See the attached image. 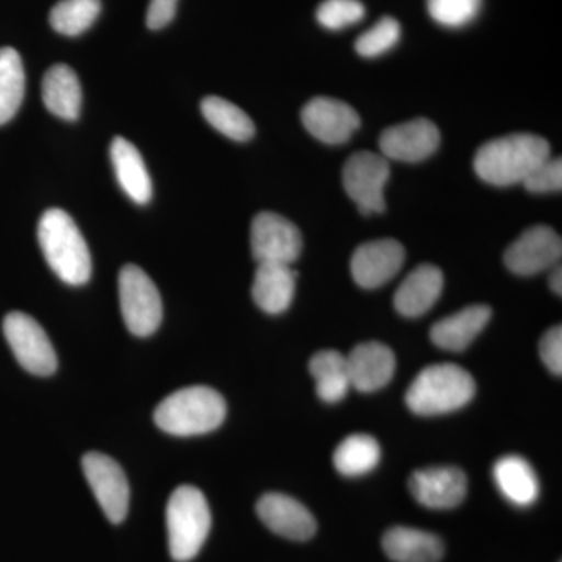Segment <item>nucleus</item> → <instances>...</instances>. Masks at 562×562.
<instances>
[{"label": "nucleus", "instance_id": "obj_13", "mask_svg": "<svg viewBox=\"0 0 562 562\" xmlns=\"http://www.w3.org/2000/svg\"><path fill=\"white\" fill-rule=\"evenodd\" d=\"M302 122L314 138L330 146L347 143L361 124L357 111L333 98H314L306 103Z\"/></svg>", "mask_w": 562, "mask_h": 562}, {"label": "nucleus", "instance_id": "obj_16", "mask_svg": "<svg viewBox=\"0 0 562 562\" xmlns=\"http://www.w3.org/2000/svg\"><path fill=\"white\" fill-rule=\"evenodd\" d=\"M257 513L261 522L281 538L308 541L316 535L317 524L313 514L290 495L279 492L262 495L257 503Z\"/></svg>", "mask_w": 562, "mask_h": 562}, {"label": "nucleus", "instance_id": "obj_7", "mask_svg": "<svg viewBox=\"0 0 562 562\" xmlns=\"http://www.w3.org/2000/svg\"><path fill=\"white\" fill-rule=\"evenodd\" d=\"M390 160L383 155L362 150L351 155L342 169L344 190L357 203L358 210L364 216L383 213L384 187L390 180Z\"/></svg>", "mask_w": 562, "mask_h": 562}, {"label": "nucleus", "instance_id": "obj_28", "mask_svg": "<svg viewBox=\"0 0 562 562\" xmlns=\"http://www.w3.org/2000/svg\"><path fill=\"white\" fill-rule=\"evenodd\" d=\"M201 109L205 120L227 138L238 140V143L254 138V121L247 116L246 111L236 106L235 103L228 102L227 99L209 95L203 99Z\"/></svg>", "mask_w": 562, "mask_h": 562}, {"label": "nucleus", "instance_id": "obj_33", "mask_svg": "<svg viewBox=\"0 0 562 562\" xmlns=\"http://www.w3.org/2000/svg\"><path fill=\"white\" fill-rule=\"evenodd\" d=\"M524 187L532 194H547L562 190L561 158H547L541 165L532 169L530 176L524 180Z\"/></svg>", "mask_w": 562, "mask_h": 562}, {"label": "nucleus", "instance_id": "obj_18", "mask_svg": "<svg viewBox=\"0 0 562 562\" xmlns=\"http://www.w3.org/2000/svg\"><path fill=\"white\" fill-rule=\"evenodd\" d=\"M443 276L432 265H420L406 276L394 294V306L402 316L419 317L430 312L441 297Z\"/></svg>", "mask_w": 562, "mask_h": 562}, {"label": "nucleus", "instance_id": "obj_1", "mask_svg": "<svg viewBox=\"0 0 562 562\" xmlns=\"http://www.w3.org/2000/svg\"><path fill=\"white\" fill-rule=\"evenodd\" d=\"M550 157L546 139L530 133L502 136L476 151L473 169L476 176L494 187L524 183L536 166Z\"/></svg>", "mask_w": 562, "mask_h": 562}, {"label": "nucleus", "instance_id": "obj_6", "mask_svg": "<svg viewBox=\"0 0 562 562\" xmlns=\"http://www.w3.org/2000/svg\"><path fill=\"white\" fill-rule=\"evenodd\" d=\"M120 301L122 317L133 335L146 338L158 330L162 319L161 295L138 266L121 269Z\"/></svg>", "mask_w": 562, "mask_h": 562}, {"label": "nucleus", "instance_id": "obj_14", "mask_svg": "<svg viewBox=\"0 0 562 562\" xmlns=\"http://www.w3.org/2000/svg\"><path fill=\"white\" fill-rule=\"evenodd\" d=\"M405 262V249L395 239H376L355 250L350 269L353 280L364 290H375L394 279Z\"/></svg>", "mask_w": 562, "mask_h": 562}, {"label": "nucleus", "instance_id": "obj_32", "mask_svg": "<svg viewBox=\"0 0 562 562\" xmlns=\"http://www.w3.org/2000/svg\"><path fill=\"white\" fill-rule=\"evenodd\" d=\"M316 16L322 27L342 31L362 21L366 9L360 0H325L317 9Z\"/></svg>", "mask_w": 562, "mask_h": 562}, {"label": "nucleus", "instance_id": "obj_20", "mask_svg": "<svg viewBox=\"0 0 562 562\" xmlns=\"http://www.w3.org/2000/svg\"><path fill=\"white\" fill-rule=\"evenodd\" d=\"M491 316L490 306H468L446 319L436 322L430 331L431 341L442 350H465L490 324Z\"/></svg>", "mask_w": 562, "mask_h": 562}, {"label": "nucleus", "instance_id": "obj_29", "mask_svg": "<svg viewBox=\"0 0 562 562\" xmlns=\"http://www.w3.org/2000/svg\"><path fill=\"white\" fill-rule=\"evenodd\" d=\"M101 0H60L50 10V25L66 36H79L94 24L101 14Z\"/></svg>", "mask_w": 562, "mask_h": 562}, {"label": "nucleus", "instance_id": "obj_27", "mask_svg": "<svg viewBox=\"0 0 562 562\" xmlns=\"http://www.w3.org/2000/svg\"><path fill=\"white\" fill-rule=\"evenodd\" d=\"M25 94L21 55L13 47H0V125L13 120Z\"/></svg>", "mask_w": 562, "mask_h": 562}, {"label": "nucleus", "instance_id": "obj_3", "mask_svg": "<svg viewBox=\"0 0 562 562\" xmlns=\"http://www.w3.org/2000/svg\"><path fill=\"white\" fill-rule=\"evenodd\" d=\"M227 416V403L209 386H188L173 392L155 409L158 428L173 436H198L216 430Z\"/></svg>", "mask_w": 562, "mask_h": 562}, {"label": "nucleus", "instance_id": "obj_12", "mask_svg": "<svg viewBox=\"0 0 562 562\" xmlns=\"http://www.w3.org/2000/svg\"><path fill=\"white\" fill-rule=\"evenodd\" d=\"M379 144L386 160L419 162L427 160L439 149L441 132L435 122L419 117L386 128L380 136Z\"/></svg>", "mask_w": 562, "mask_h": 562}, {"label": "nucleus", "instance_id": "obj_15", "mask_svg": "<svg viewBox=\"0 0 562 562\" xmlns=\"http://www.w3.org/2000/svg\"><path fill=\"white\" fill-rule=\"evenodd\" d=\"M413 497L430 509H452L468 495V476L452 465L422 469L408 482Z\"/></svg>", "mask_w": 562, "mask_h": 562}, {"label": "nucleus", "instance_id": "obj_36", "mask_svg": "<svg viewBox=\"0 0 562 562\" xmlns=\"http://www.w3.org/2000/svg\"><path fill=\"white\" fill-rule=\"evenodd\" d=\"M550 288H552V291L554 294L561 295L562 294V272H561V266H558L557 269L552 272V276H550Z\"/></svg>", "mask_w": 562, "mask_h": 562}, {"label": "nucleus", "instance_id": "obj_17", "mask_svg": "<svg viewBox=\"0 0 562 562\" xmlns=\"http://www.w3.org/2000/svg\"><path fill=\"white\" fill-rule=\"evenodd\" d=\"M351 387L361 392L382 390L395 372V355L382 342H364L346 357Z\"/></svg>", "mask_w": 562, "mask_h": 562}, {"label": "nucleus", "instance_id": "obj_9", "mask_svg": "<svg viewBox=\"0 0 562 562\" xmlns=\"http://www.w3.org/2000/svg\"><path fill=\"white\" fill-rule=\"evenodd\" d=\"M251 255L260 262L290 265L301 257L302 233L286 217L272 211H262L251 222Z\"/></svg>", "mask_w": 562, "mask_h": 562}, {"label": "nucleus", "instance_id": "obj_8", "mask_svg": "<svg viewBox=\"0 0 562 562\" xmlns=\"http://www.w3.org/2000/svg\"><path fill=\"white\" fill-rule=\"evenodd\" d=\"M3 335L14 358L25 371L41 376L57 371V353L49 336L32 316L21 312L7 314Z\"/></svg>", "mask_w": 562, "mask_h": 562}, {"label": "nucleus", "instance_id": "obj_2", "mask_svg": "<svg viewBox=\"0 0 562 562\" xmlns=\"http://www.w3.org/2000/svg\"><path fill=\"white\" fill-rule=\"evenodd\" d=\"M38 241L47 265L58 279L72 286H80L90 280V249L66 211L50 209L41 216Z\"/></svg>", "mask_w": 562, "mask_h": 562}, {"label": "nucleus", "instance_id": "obj_30", "mask_svg": "<svg viewBox=\"0 0 562 562\" xmlns=\"http://www.w3.org/2000/svg\"><path fill=\"white\" fill-rule=\"evenodd\" d=\"M431 20L449 29H460L471 24L480 11L483 0H428Z\"/></svg>", "mask_w": 562, "mask_h": 562}, {"label": "nucleus", "instance_id": "obj_5", "mask_svg": "<svg viewBox=\"0 0 562 562\" xmlns=\"http://www.w3.org/2000/svg\"><path fill=\"white\" fill-rule=\"evenodd\" d=\"M169 552L179 562L191 561L209 538L211 512L198 487L180 486L172 492L166 508Z\"/></svg>", "mask_w": 562, "mask_h": 562}, {"label": "nucleus", "instance_id": "obj_34", "mask_svg": "<svg viewBox=\"0 0 562 562\" xmlns=\"http://www.w3.org/2000/svg\"><path fill=\"white\" fill-rule=\"evenodd\" d=\"M539 353L543 364L554 375L561 376L562 373V328L561 325H554L541 338L539 344Z\"/></svg>", "mask_w": 562, "mask_h": 562}, {"label": "nucleus", "instance_id": "obj_10", "mask_svg": "<svg viewBox=\"0 0 562 562\" xmlns=\"http://www.w3.org/2000/svg\"><path fill=\"white\" fill-rule=\"evenodd\" d=\"M81 468L110 522L121 524L131 502V487L121 465L106 454L90 452L81 460Z\"/></svg>", "mask_w": 562, "mask_h": 562}, {"label": "nucleus", "instance_id": "obj_23", "mask_svg": "<svg viewBox=\"0 0 562 562\" xmlns=\"http://www.w3.org/2000/svg\"><path fill=\"white\" fill-rule=\"evenodd\" d=\"M494 482L506 501L516 506H530L538 501L539 486L538 475L530 462L517 454L503 457L494 464Z\"/></svg>", "mask_w": 562, "mask_h": 562}, {"label": "nucleus", "instance_id": "obj_25", "mask_svg": "<svg viewBox=\"0 0 562 562\" xmlns=\"http://www.w3.org/2000/svg\"><path fill=\"white\" fill-rule=\"evenodd\" d=\"M310 372L316 382V392L321 401L341 402L351 387L347 360L341 351H317L310 361Z\"/></svg>", "mask_w": 562, "mask_h": 562}, {"label": "nucleus", "instance_id": "obj_4", "mask_svg": "<svg viewBox=\"0 0 562 562\" xmlns=\"http://www.w3.org/2000/svg\"><path fill=\"white\" fill-rule=\"evenodd\" d=\"M475 390L471 373L452 362H438L417 373L405 401L414 414L439 416L468 405Z\"/></svg>", "mask_w": 562, "mask_h": 562}, {"label": "nucleus", "instance_id": "obj_22", "mask_svg": "<svg viewBox=\"0 0 562 562\" xmlns=\"http://www.w3.org/2000/svg\"><path fill=\"white\" fill-rule=\"evenodd\" d=\"M383 550L394 562H439L443 557L438 536L409 527H392L384 532Z\"/></svg>", "mask_w": 562, "mask_h": 562}, {"label": "nucleus", "instance_id": "obj_19", "mask_svg": "<svg viewBox=\"0 0 562 562\" xmlns=\"http://www.w3.org/2000/svg\"><path fill=\"white\" fill-rule=\"evenodd\" d=\"M295 279L297 272L290 265L260 262L255 272L251 297L265 313H284L294 299Z\"/></svg>", "mask_w": 562, "mask_h": 562}, {"label": "nucleus", "instance_id": "obj_11", "mask_svg": "<svg viewBox=\"0 0 562 562\" xmlns=\"http://www.w3.org/2000/svg\"><path fill=\"white\" fill-rule=\"evenodd\" d=\"M561 236L547 225L528 228L505 251V265L517 276L530 277L561 260Z\"/></svg>", "mask_w": 562, "mask_h": 562}, {"label": "nucleus", "instance_id": "obj_35", "mask_svg": "<svg viewBox=\"0 0 562 562\" xmlns=\"http://www.w3.org/2000/svg\"><path fill=\"white\" fill-rule=\"evenodd\" d=\"M179 0H150L147 9L146 24L150 31H160L171 24L177 13Z\"/></svg>", "mask_w": 562, "mask_h": 562}, {"label": "nucleus", "instance_id": "obj_31", "mask_svg": "<svg viewBox=\"0 0 562 562\" xmlns=\"http://www.w3.org/2000/svg\"><path fill=\"white\" fill-rule=\"evenodd\" d=\"M401 24L394 18H382L355 43V49L364 58H375L386 54L401 40Z\"/></svg>", "mask_w": 562, "mask_h": 562}, {"label": "nucleus", "instance_id": "obj_24", "mask_svg": "<svg viewBox=\"0 0 562 562\" xmlns=\"http://www.w3.org/2000/svg\"><path fill=\"white\" fill-rule=\"evenodd\" d=\"M43 102L55 116L76 121L81 110L79 77L66 65H55L44 74Z\"/></svg>", "mask_w": 562, "mask_h": 562}, {"label": "nucleus", "instance_id": "obj_26", "mask_svg": "<svg viewBox=\"0 0 562 562\" xmlns=\"http://www.w3.org/2000/svg\"><path fill=\"white\" fill-rule=\"evenodd\" d=\"M380 460V443L369 435L347 436L333 454L336 471L346 476L366 475L379 465Z\"/></svg>", "mask_w": 562, "mask_h": 562}, {"label": "nucleus", "instance_id": "obj_21", "mask_svg": "<svg viewBox=\"0 0 562 562\" xmlns=\"http://www.w3.org/2000/svg\"><path fill=\"white\" fill-rule=\"evenodd\" d=\"M111 162L122 190L138 205L151 199V180L143 155L131 140L116 136L110 147Z\"/></svg>", "mask_w": 562, "mask_h": 562}]
</instances>
